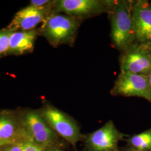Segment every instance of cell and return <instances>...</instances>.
I'll use <instances>...</instances> for the list:
<instances>
[{
    "instance_id": "cell-4",
    "label": "cell",
    "mask_w": 151,
    "mask_h": 151,
    "mask_svg": "<svg viewBox=\"0 0 151 151\" xmlns=\"http://www.w3.org/2000/svg\"><path fill=\"white\" fill-rule=\"evenodd\" d=\"M39 111L55 133L76 147L81 139V134L80 128L73 119L49 104L44 105Z\"/></svg>"
},
{
    "instance_id": "cell-17",
    "label": "cell",
    "mask_w": 151,
    "mask_h": 151,
    "mask_svg": "<svg viewBox=\"0 0 151 151\" xmlns=\"http://www.w3.org/2000/svg\"><path fill=\"white\" fill-rule=\"evenodd\" d=\"M5 151H23L21 144H12L7 147Z\"/></svg>"
},
{
    "instance_id": "cell-6",
    "label": "cell",
    "mask_w": 151,
    "mask_h": 151,
    "mask_svg": "<svg viewBox=\"0 0 151 151\" xmlns=\"http://www.w3.org/2000/svg\"><path fill=\"white\" fill-rule=\"evenodd\" d=\"M124 136L110 120L85 137V151H119L118 143Z\"/></svg>"
},
{
    "instance_id": "cell-2",
    "label": "cell",
    "mask_w": 151,
    "mask_h": 151,
    "mask_svg": "<svg viewBox=\"0 0 151 151\" xmlns=\"http://www.w3.org/2000/svg\"><path fill=\"white\" fill-rule=\"evenodd\" d=\"M111 36L114 45L123 52L132 45L135 39L130 1H116L111 10Z\"/></svg>"
},
{
    "instance_id": "cell-1",
    "label": "cell",
    "mask_w": 151,
    "mask_h": 151,
    "mask_svg": "<svg viewBox=\"0 0 151 151\" xmlns=\"http://www.w3.org/2000/svg\"><path fill=\"white\" fill-rule=\"evenodd\" d=\"M80 20L72 16L52 12L37 30L38 35L45 38L53 47L75 42Z\"/></svg>"
},
{
    "instance_id": "cell-21",
    "label": "cell",
    "mask_w": 151,
    "mask_h": 151,
    "mask_svg": "<svg viewBox=\"0 0 151 151\" xmlns=\"http://www.w3.org/2000/svg\"><path fill=\"white\" fill-rule=\"evenodd\" d=\"M148 44L147 45V47H148V49H149V52L151 54V42L148 43Z\"/></svg>"
},
{
    "instance_id": "cell-11",
    "label": "cell",
    "mask_w": 151,
    "mask_h": 151,
    "mask_svg": "<svg viewBox=\"0 0 151 151\" xmlns=\"http://www.w3.org/2000/svg\"><path fill=\"white\" fill-rule=\"evenodd\" d=\"M19 135L24 134L18 114L10 110L0 111V144L4 146L12 145Z\"/></svg>"
},
{
    "instance_id": "cell-12",
    "label": "cell",
    "mask_w": 151,
    "mask_h": 151,
    "mask_svg": "<svg viewBox=\"0 0 151 151\" xmlns=\"http://www.w3.org/2000/svg\"><path fill=\"white\" fill-rule=\"evenodd\" d=\"M38 35L36 29L12 32L10 38L8 55H20L32 52Z\"/></svg>"
},
{
    "instance_id": "cell-13",
    "label": "cell",
    "mask_w": 151,
    "mask_h": 151,
    "mask_svg": "<svg viewBox=\"0 0 151 151\" xmlns=\"http://www.w3.org/2000/svg\"><path fill=\"white\" fill-rule=\"evenodd\" d=\"M130 146L139 151H151V128L127 139Z\"/></svg>"
},
{
    "instance_id": "cell-15",
    "label": "cell",
    "mask_w": 151,
    "mask_h": 151,
    "mask_svg": "<svg viewBox=\"0 0 151 151\" xmlns=\"http://www.w3.org/2000/svg\"><path fill=\"white\" fill-rule=\"evenodd\" d=\"M54 2V1L49 0H32L30 1L29 5L53 12Z\"/></svg>"
},
{
    "instance_id": "cell-18",
    "label": "cell",
    "mask_w": 151,
    "mask_h": 151,
    "mask_svg": "<svg viewBox=\"0 0 151 151\" xmlns=\"http://www.w3.org/2000/svg\"><path fill=\"white\" fill-rule=\"evenodd\" d=\"M46 151H62L60 149L58 148H57V147H50L47 149Z\"/></svg>"
},
{
    "instance_id": "cell-10",
    "label": "cell",
    "mask_w": 151,
    "mask_h": 151,
    "mask_svg": "<svg viewBox=\"0 0 151 151\" xmlns=\"http://www.w3.org/2000/svg\"><path fill=\"white\" fill-rule=\"evenodd\" d=\"M132 19L135 39L143 43L151 42V7L144 1L132 5Z\"/></svg>"
},
{
    "instance_id": "cell-3",
    "label": "cell",
    "mask_w": 151,
    "mask_h": 151,
    "mask_svg": "<svg viewBox=\"0 0 151 151\" xmlns=\"http://www.w3.org/2000/svg\"><path fill=\"white\" fill-rule=\"evenodd\" d=\"M24 136L28 137L36 145L43 148L53 147L57 135L44 119L39 110L26 109L18 113Z\"/></svg>"
},
{
    "instance_id": "cell-16",
    "label": "cell",
    "mask_w": 151,
    "mask_h": 151,
    "mask_svg": "<svg viewBox=\"0 0 151 151\" xmlns=\"http://www.w3.org/2000/svg\"><path fill=\"white\" fill-rule=\"evenodd\" d=\"M21 145L23 151H43L41 147L31 140H26L21 143Z\"/></svg>"
},
{
    "instance_id": "cell-5",
    "label": "cell",
    "mask_w": 151,
    "mask_h": 151,
    "mask_svg": "<svg viewBox=\"0 0 151 151\" xmlns=\"http://www.w3.org/2000/svg\"><path fill=\"white\" fill-rule=\"evenodd\" d=\"M115 2L99 0H55L53 12H62L81 20V19L111 11Z\"/></svg>"
},
{
    "instance_id": "cell-20",
    "label": "cell",
    "mask_w": 151,
    "mask_h": 151,
    "mask_svg": "<svg viewBox=\"0 0 151 151\" xmlns=\"http://www.w3.org/2000/svg\"><path fill=\"white\" fill-rule=\"evenodd\" d=\"M122 151H137V150H136L135 149H134V148H132L131 147H129V148H126V149H124V150H123Z\"/></svg>"
},
{
    "instance_id": "cell-22",
    "label": "cell",
    "mask_w": 151,
    "mask_h": 151,
    "mask_svg": "<svg viewBox=\"0 0 151 151\" xmlns=\"http://www.w3.org/2000/svg\"><path fill=\"white\" fill-rule=\"evenodd\" d=\"M2 146H3V145H1V144H0V147H2Z\"/></svg>"
},
{
    "instance_id": "cell-19",
    "label": "cell",
    "mask_w": 151,
    "mask_h": 151,
    "mask_svg": "<svg viewBox=\"0 0 151 151\" xmlns=\"http://www.w3.org/2000/svg\"><path fill=\"white\" fill-rule=\"evenodd\" d=\"M148 77V83H149V86H150V91L151 93V72L147 75Z\"/></svg>"
},
{
    "instance_id": "cell-9",
    "label": "cell",
    "mask_w": 151,
    "mask_h": 151,
    "mask_svg": "<svg viewBox=\"0 0 151 151\" xmlns=\"http://www.w3.org/2000/svg\"><path fill=\"white\" fill-rule=\"evenodd\" d=\"M51 12H52L48 10L28 5L16 13L6 28L12 32L35 29L38 24L42 23Z\"/></svg>"
},
{
    "instance_id": "cell-8",
    "label": "cell",
    "mask_w": 151,
    "mask_h": 151,
    "mask_svg": "<svg viewBox=\"0 0 151 151\" xmlns=\"http://www.w3.org/2000/svg\"><path fill=\"white\" fill-rule=\"evenodd\" d=\"M146 47L132 44L123 51L120 59L121 72L148 75L151 72V54Z\"/></svg>"
},
{
    "instance_id": "cell-7",
    "label": "cell",
    "mask_w": 151,
    "mask_h": 151,
    "mask_svg": "<svg viewBox=\"0 0 151 151\" xmlns=\"http://www.w3.org/2000/svg\"><path fill=\"white\" fill-rule=\"evenodd\" d=\"M111 93L123 96H138L151 101L147 75L121 72L115 81Z\"/></svg>"
},
{
    "instance_id": "cell-14",
    "label": "cell",
    "mask_w": 151,
    "mask_h": 151,
    "mask_svg": "<svg viewBox=\"0 0 151 151\" xmlns=\"http://www.w3.org/2000/svg\"><path fill=\"white\" fill-rule=\"evenodd\" d=\"M12 32L6 28L0 30V58L8 55L10 38Z\"/></svg>"
}]
</instances>
